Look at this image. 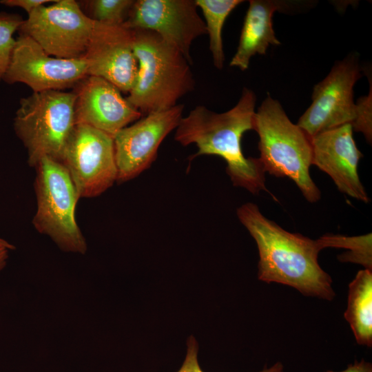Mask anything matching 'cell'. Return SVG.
<instances>
[{"label": "cell", "mask_w": 372, "mask_h": 372, "mask_svg": "<svg viewBox=\"0 0 372 372\" xmlns=\"http://www.w3.org/2000/svg\"><path fill=\"white\" fill-rule=\"evenodd\" d=\"M371 233L346 236L339 234H326L318 238L322 248L334 247L349 249L338 256L341 262L360 264L365 269L372 271Z\"/></svg>", "instance_id": "obj_19"}, {"label": "cell", "mask_w": 372, "mask_h": 372, "mask_svg": "<svg viewBox=\"0 0 372 372\" xmlns=\"http://www.w3.org/2000/svg\"><path fill=\"white\" fill-rule=\"evenodd\" d=\"M77 85L76 124L90 125L114 137L143 116L115 85L103 78L87 76Z\"/></svg>", "instance_id": "obj_15"}, {"label": "cell", "mask_w": 372, "mask_h": 372, "mask_svg": "<svg viewBox=\"0 0 372 372\" xmlns=\"http://www.w3.org/2000/svg\"><path fill=\"white\" fill-rule=\"evenodd\" d=\"M360 76L358 58L355 54L337 62L328 75L314 86L312 103L297 125L312 138L322 132L350 124L371 143V91L358 103L353 101V86Z\"/></svg>", "instance_id": "obj_6"}, {"label": "cell", "mask_w": 372, "mask_h": 372, "mask_svg": "<svg viewBox=\"0 0 372 372\" xmlns=\"http://www.w3.org/2000/svg\"><path fill=\"white\" fill-rule=\"evenodd\" d=\"M93 20L105 24L123 25L134 5L133 0H94L89 1Z\"/></svg>", "instance_id": "obj_20"}, {"label": "cell", "mask_w": 372, "mask_h": 372, "mask_svg": "<svg viewBox=\"0 0 372 372\" xmlns=\"http://www.w3.org/2000/svg\"><path fill=\"white\" fill-rule=\"evenodd\" d=\"M256 97L244 87L236 105L218 113L204 105L196 106L183 117L176 129L174 139L183 146L192 143L198 148L193 159L201 155H217L227 165L226 171L233 185L256 194L270 192L265 185V172L258 158H246L242 153L243 134L254 129Z\"/></svg>", "instance_id": "obj_2"}, {"label": "cell", "mask_w": 372, "mask_h": 372, "mask_svg": "<svg viewBox=\"0 0 372 372\" xmlns=\"http://www.w3.org/2000/svg\"><path fill=\"white\" fill-rule=\"evenodd\" d=\"M96 21L74 0H57L41 6L23 20L19 30L35 41L50 56L61 59L84 57Z\"/></svg>", "instance_id": "obj_8"}, {"label": "cell", "mask_w": 372, "mask_h": 372, "mask_svg": "<svg viewBox=\"0 0 372 372\" xmlns=\"http://www.w3.org/2000/svg\"><path fill=\"white\" fill-rule=\"evenodd\" d=\"M34 168V228L63 251L85 254L87 243L75 217L80 198L68 172L61 163L48 158H42Z\"/></svg>", "instance_id": "obj_7"}, {"label": "cell", "mask_w": 372, "mask_h": 372, "mask_svg": "<svg viewBox=\"0 0 372 372\" xmlns=\"http://www.w3.org/2000/svg\"><path fill=\"white\" fill-rule=\"evenodd\" d=\"M87 76L84 57L66 59L50 56L31 37L20 34L3 80L10 84L25 83L33 92H39L70 88Z\"/></svg>", "instance_id": "obj_10"}, {"label": "cell", "mask_w": 372, "mask_h": 372, "mask_svg": "<svg viewBox=\"0 0 372 372\" xmlns=\"http://www.w3.org/2000/svg\"><path fill=\"white\" fill-rule=\"evenodd\" d=\"M10 250L8 247L0 245V271L3 270L7 264Z\"/></svg>", "instance_id": "obj_25"}, {"label": "cell", "mask_w": 372, "mask_h": 372, "mask_svg": "<svg viewBox=\"0 0 372 372\" xmlns=\"http://www.w3.org/2000/svg\"><path fill=\"white\" fill-rule=\"evenodd\" d=\"M196 0H137L123 24L153 31L178 48L191 65L193 41L207 34Z\"/></svg>", "instance_id": "obj_12"}, {"label": "cell", "mask_w": 372, "mask_h": 372, "mask_svg": "<svg viewBox=\"0 0 372 372\" xmlns=\"http://www.w3.org/2000/svg\"><path fill=\"white\" fill-rule=\"evenodd\" d=\"M237 216L256 242L260 280L290 286L306 296L334 298L332 279L318 263L323 249L318 239L284 229L252 203L238 207Z\"/></svg>", "instance_id": "obj_1"}, {"label": "cell", "mask_w": 372, "mask_h": 372, "mask_svg": "<svg viewBox=\"0 0 372 372\" xmlns=\"http://www.w3.org/2000/svg\"><path fill=\"white\" fill-rule=\"evenodd\" d=\"M344 318L359 344L372 346V271H359L349 285Z\"/></svg>", "instance_id": "obj_17"}, {"label": "cell", "mask_w": 372, "mask_h": 372, "mask_svg": "<svg viewBox=\"0 0 372 372\" xmlns=\"http://www.w3.org/2000/svg\"><path fill=\"white\" fill-rule=\"evenodd\" d=\"M258 135L259 160L264 171L276 177H288L309 203H316L321 193L311 177V138L293 123L280 103L267 96L254 116Z\"/></svg>", "instance_id": "obj_4"}, {"label": "cell", "mask_w": 372, "mask_h": 372, "mask_svg": "<svg viewBox=\"0 0 372 372\" xmlns=\"http://www.w3.org/2000/svg\"><path fill=\"white\" fill-rule=\"evenodd\" d=\"M56 0H3L0 3L7 6L19 7L30 14L37 8L44 6L49 2H55Z\"/></svg>", "instance_id": "obj_23"}, {"label": "cell", "mask_w": 372, "mask_h": 372, "mask_svg": "<svg viewBox=\"0 0 372 372\" xmlns=\"http://www.w3.org/2000/svg\"><path fill=\"white\" fill-rule=\"evenodd\" d=\"M198 342L193 335H190L187 342L185 358L177 372H204L198 363ZM260 372H284V367L281 362H278L269 368H265Z\"/></svg>", "instance_id": "obj_22"}, {"label": "cell", "mask_w": 372, "mask_h": 372, "mask_svg": "<svg viewBox=\"0 0 372 372\" xmlns=\"http://www.w3.org/2000/svg\"><path fill=\"white\" fill-rule=\"evenodd\" d=\"M183 109L177 104L149 113L114 136L117 182L130 180L150 167L161 143L178 127Z\"/></svg>", "instance_id": "obj_11"}, {"label": "cell", "mask_w": 372, "mask_h": 372, "mask_svg": "<svg viewBox=\"0 0 372 372\" xmlns=\"http://www.w3.org/2000/svg\"><path fill=\"white\" fill-rule=\"evenodd\" d=\"M79 198L101 195L117 180L113 137L85 124H76L61 163Z\"/></svg>", "instance_id": "obj_9"}, {"label": "cell", "mask_w": 372, "mask_h": 372, "mask_svg": "<svg viewBox=\"0 0 372 372\" xmlns=\"http://www.w3.org/2000/svg\"><path fill=\"white\" fill-rule=\"evenodd\" d=\"M324 372H372V364L370 362H366L364 360L355 361L353 364H350L343 371H334L328 370Z\"/></svg>", "instance_id": "obj_24"}, {"label": "cell", "mask_w": 372, "mask_h": 372, "mask_svg": "<svg viewBox=\"0 0 372 372\" xmlns=\"http://www.w3.org/2000/svg\"><path fill=\"white\" fill-rule=\"evenodd\" d=\"M353 132L352 126L346 124L313 136L312 165L328 174L340 192L368 203L370 199L358 172L363 155L356 146Z\"/></svg>", "instance_id": "obj_14"}, {"label": "cell", "mask_w": 372, "mask_h": 372, "mask_svg": "<svg viewBox=\"0 0 372 372\" xmlns=\"http://www.w3.org/2000/svg\"><path fill=\"white\" fill-rule=\"evenodd\" d=\"M246 12L239 43L230 66L248 69L251 58L265 54L269 45H280L272 23L273 13L282 9L283 3L272 0H251Z\"/></svg>", "instance_id": "obj_16"}, {"label": "cell", "mask_w": 372, "mask_h": 372, "mask_svg": "<svg viewBox=\"0 0 372 372\" xmlns=\"http://www.w3.org/2000/svg\"><path fill=\"white\" fill-rule=\"evenodd\" d=\"M23 21L18 14L0 13V81L6 74L15 43L13 35Z\"/></svg>", "instance_id": "obj_21"}, {"label": "cell", "mask_w": 372, "mask_h": 372, "mask_svg": "<svg viewBox=\"0 0 372 372\" xmlns=\"http://www.w3.org/2000/svg\"><path fill=\"white\" fill-rule=\"evenodd\" d=\"M0 245H3L6 247H8L9 249L12 250L14 249V246L10 242H8L7 240L1 238H0Z\"/></svg>", "instance_id": "obj_26"}, {"label": "cell", "mask_w": 372, "mask_h": 372, "mask_svg": "<svg viewBox=\"0 0 372 372\" xmlns=\"http://www.w3.org/2000/svg\"><path fill=\"white\" fill-rule=\"evenodd\" d=\"M76 94L63 90L33 92L22 98L14 130L35 167L43 158L62 163L76 127Z\"/></svg>", "instance_id": "obj_5"}, {"label": "cell", "mask_w": 372, "mask_h": 372, "mask_svg": "<svg viewBox=\"0 0 372 372\" xmlns=\"http://www.w3.org/2000/svg\"><path fill=\"white\" fill-rule=\"evenodd\" d=\"M242 2L241 0H196L204 17L213 63L218 70L223 69L225 61L223 27L229 14Z\"/></svg>", "instance_id": "obj_18"}, {"label": "cell", "mask_w": 372, "mask_h": 372, "mask_svg": "<svg viewBox=\"0 0 372 372\" xmlns=\"http://www.w3.org/2000/svg\"><path fill=\"white\" fill-rule=\"evenodd\" d=\"M84 58L88 76L103 78L121 92H130L138 72L132 29L96 21Z\"/></svg>", "instance_id": "obj_13"}, {"label": "cell", "mask_w": 372, "mask_h": 372, "mask_svg": "<svg viewBox=\"0 0 372 372\" xmlns=\"http://www.w3.org/2000/svg\"><path fill=\"white\" fill-rule=\"evenodd\" d=\"M132 30L138 72L127 99L146 114L176 105L194 89L192 65L178 48L156 32Z\"/></svg>", "instance_id": "obj_3"}]
</instances>
